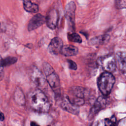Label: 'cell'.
<instances>
[{
	"label": "cell",
	"instance_id": "10",
	"mask_svg": "<svg viewBox=\"0 0 126 126\" xmlns=\"http://www.w3.org/2000/svg\"><path fill=\"white\" fill-rule=\"evenodd\" d=\"M46 22V17L40 13L34 15L30 20L28 30L29 31H33L41 26Z\"/></svg>",
	"mask_w": 126,
	"mask_h": 126
},
{
	"label": "cell",
	"instance_id": "11",
	"mask_svg": "<svg viewBox=\"0 0 126 126\" xmlns=\"http://www.w3.org/2000/svg\"><path fill=\"white\" fill-rule=\"evenodd\" d=\"M63 46V42L62 39L59 37H55L51 40L48 49L51 54L58 55L61 53Z\"/></svg>",
	"mask_w": 126,
	"mask_h": 126
},
{
	"label": "cell",
	"instance_id": "9",
	"mask_svg": "<svg viewBox=\"0 0 126 126\" xmlns=\"http://www.w3.org/2000/svg\"><path fill=\"white\" fill-rule=\"evenodd\" d=\"M107 104V99L102 96L99 97L94 102V105L90 110L89 115L90 120L92 119L101 110L104 109Z\"/></svg>",
	"mask_w": 126,
	"mask_h": 126
},
{
	"label": "cell",
	"instance_id": "12",
	"mask_svg": "<svg viewBox=\"0 0 126 126\" xmlns=\"http://www.w3.org/2000/svg\"><path fill=\"white\" fill-rule=\"evenodd\" d=\"M87 91L85 88L80 86L72 87L69 91V98H79L85 99Z\"/></svg>",
	"mask_w": 126,
	"mask_h": 126
},
{
	"label": "cell",
	"instance_id": "18",
	"mask_svg": "<svg viewBox=\"0 0 126 126\" xmlns=\"http://www.w3.org/2000/svg\"><path fill=\"white\" fill-rule=\"evenodd\" d=\"M17 61V58L15 57H7L0 60V65L2 67L12 65L16 63Z\"/></svg>",
	"mask_w": 126,
	"mask_h": 126
},
{
	"label": "cell",
	"instance_id": "16",
	"mask_svg": "<svg viewBox=\"0 0 126 126\" xmlns=\"http://www.w3.org/2000/svg\"><path fill=\"white\" fill-rule=\"evenodd\" d=\"M23 3L24 9L28 12L36 13L39 10L38 5L32 2L31 0H23Z\"/></svg>",
	"mask_w": 126,
	"mask_h": 126
},
{
	"label": "cell",
	"instance_id": "15",
	"mask_svg": "<svg viewBox=\"0 0 126 126\" xmlns=\"http://www.w3.org/2000/svg\"><path fill=\"white\" fill-rule=\"evenodd\" d=\"M116 58L118 62L120 70L125 73L126 71V53L123 51H120L116 54Z\"/></svg>",
	"mask_w": 126,
	"mask_h": 126
},
{
	"label": "cell",
	"instance_id": "17",
	"mask_svg": "<svg viewBox=\"0 0 126 126\" xmlns=\"http://www.w3.org/2000/svg\"><path fill=\"white\" fill-rule=\"evenodd\" d=\"M14 98L15 101L19 105H23L25 104V98L24 94L20 88H17L16 89L14 94Z\"/></svg>",
	"mask_w": 126,
	"mask_h": 126
},
{
	"label": "cell",
	"instance_id": "8",
	"mask_svg": "<svg viewBox=\"0 0 126 126\" xmlns=\"http://www.w3.org/2000/svg\"><path fill=\"white\" fill-rule=\"evenodd\" d=\"M59 19V12L55 8L49 10L46 17V25L49 28L54 30L57 27Z\"/></svg>",
	"mask_w": 126,
	"mask_h": 126
},
{
	"label": "cell",
	"instance_id": "20",
	"mask_svg": "<svg viewBox=\"0 0 126 126\" xmlns=\"http://www.w3.org/2000/svg\"><path fill=\"white\" fill-rule=\"evenodd\" d=\"M117 120L114 115L111 118H106L103 121V126H116Z\"/></svg>",
	"mask_w": 126,
	"mask_h": 126
},
{
	"label": "cell",
	"instance_id": "27",
	"mask_svg": "<svg viewBox=\"0 0 126 126\" xmlns=\"http://www.w3.org/2000/svg\"></svg>",
	"mask_w": 126,
	"mask_h": 126
},
{
	"label": "cell",
	"instance_id": "21",
	"mask_svg": "<svg viewBox=\"0 0 126 126\" xmlns=\"http://www.w3.org/2000/svg\"><path fill=\"white\" fill-rule=\"evenodd\" d=\"M115 4L117 9H125L126 7V0H115Z\"/></svg>",
	"mask_w": 126,
	"mask_h": 126
},
{
	"label": "cell",
	"instance_id": "22",
	"mask_svg": "<svg viewBox=\"0 0 126 126\" xmlns=\"http://www.w3.org/2000/svg\"><path fill=\"white\" fill-rule=\"evenodd\" d=\"M68 63V67L69 69H72V70H76L77 68V65L76 63L73 62V61L71 60H67Z\"/></svg>",
	"mask_w": 126,
	"mask_h": 126
},
{
	"label": "cell",
	"instance_id": "26",
	"mask_svg": "<svg viewBox=\"0 0 126 126\" xmlns=\"http://www.w3.org/2000/svg\"><path fill=\"white\" fill-rule=\"evenodd\" d=\"M31 126H40L37 123L34 122H32L31 123Z\"/></svg>",
	"mask_w": 126,
	"mask_h": 126
},
{
	"label": "cell",
	"instance_id": "7",
	"mask_svg": "<svg viewBox=\"0 0 126 126\" xmlns=\"http://www.w3.org/2000/svg\"><path fill=\"white\" fill-rule=\"evenodd\" d=\"M59 98L60 101V106L63 109L74 115H78L79 114V109L78 107L74 105L69 101L67 95H61Z\"/></svg>",
	"mask_w": 126,
	"mask_h": 126
},
{
	"label": "cell",
	"instance_id": "25",
	"mask_svg": "<svg viewBox=\"0 0 126 126\" xmlns=\"http://www.w3.org/2000/svg\"><path fill=\"white\" fill-rule=\"evenodd\" d=\"M4 120V115L3 113L0 112V121H3Z\"/></svg>",
	"mask_w": 126,
	"mask_h": 126
},
{
	"label": "cell",
	"instance_id": "23",
	"mask_svg": "<svg viewBox=\"0 0 126 126\" xmlns=\"http://www.w3.org/2000/svg\"><path fill=\"white\" fill-rule=\"evenodd\" d=\"M117 126H126V118L121 119L118 123Z\"/></svg>",
	"mask_w": 126,
	"mask_h": 126
},
{
	"label": "cell",
	"instance_id": "5",
	"mask_svg": "<svg viewBox=\"0 0 126 126\" xmlns=\"http://www.w3.org/2000/svg\"><path fill=\"white\" fill-rule=\"evenodd\" d=\"M76 4L73 1L68 2L65 8V17L70 30H75V15Z\"/></svg>",
	"mask_w": 126,
	"mask_h": 126
},
{
	"label": "cell",
	"instance_id": "6",
	"mask_svg": "<svg viewBox=\"0 0 126 126\" xmlns=\"http://www.w3.org/2000/svg\"><path fill=\"white\" fill-rule=\"evenodd\" d=\"M30 77L32 82L39 88H43L45 86L46 79L41 71L36 66L32 68Z\"/></svg>",
	"mask_w": 126,
	"mask_h": 126
},
{
	"label": "cell",
	"instance_id": "13",
	"mask_svg": "<svg viewBox=\"0 0 126 126\" xmlns=\"http://www.w3.org/2000/svg\"><path fill=\"white\" fill-rule=\"evenodd\" d=\"M110 39V35L109 34H103L94 37L91 39L89 43L91 45L99 46L105 43H106Z\"/></svg>",
	"mask_w": 126,
	"mask_h": 126
},
{
	"label": "cell",
	"instance_id": "4",
	"mask_svg": "<svg viewBox=\"0 0 126 126\" xmlns=\"http://www.w3.org/2000/svg\"><path fill=\"white\" fill-rule=\"evenodd\" d=\"M97 65L105 72H112L117 67L116 60L112 54H109L99 57L97 60Z\"/></svg>",
	"mask_w": 126,
	"mask_h": 126
},
{
	"label": "cell",
	"instance_id": "3",
	"mask_svg": "<svg viewBox=\"0 0 126 126\" xmlns=\"http://www.w3.org/2000/svg\"><path fill=\"white\" fill-rule=\"evenodd\" d=\"M115 82L113 75L108 72H104L100 74L97 80V86L99 90L105 96L109 95Z\"/></svg>",
	"mask_w": 126,
	"mask_h": 126
},
{
	"label": "cell",
	"instance_id": "14",
	"mask_svg": "<svg viewBox=\"0 0 126 126\" xmlns=\"http://www.w3.org/2000/svg\"><path fill=\"white\" fill-rule=\"evenodd\" d=\"M78 53V48L72 45H65L63 46L61 53L66 57L76 55Z\"/></svg>",
	"mask_w": 126,
	"mask_h": 126
},
{
	"label": "cell",
	"instance_id": "19",
	"mask_svg": "<svg viewBox=\"0 0 126 126\" xmlns=\"http://www.w3.org/2000/svg\"><path fill=\"white\" fill-rule=\"evenodd\" d=\"M67 38L68 40L71 42L78 43H81L82 42V40L81 36L78 33L74 32L68 33Z\"/></svg>",
	"mask_w": 126,
	"mask_h": 126
},
{
	"label": "cell",
	"instance_id": "2",
	"mask_svg": "<svg viewBox=\"0 0 126 126\" xmlns=\"http://www.w3.org/2000/svg\"><path fill=\"white\" fill-rule=\"evenodd\" d=\"M43 68L48 83L55 92L56 97L59 98L61 97V94L60 79L58 74L51 65L47 62L43 63Z\"/></svg>",
	"mask_w": 126,
	"mask_h": 126
},
{
	"label": "cell",
	"instance_id": "1",
	"mask_svg": "<svg viewBox=\"0 0 126 126\" xmlns=\"http://www.w3.org/2000/svg\"><path fill=\"white\" fill-rule=\"evenodd\" d=\"M28 101L31 108L39 113L48 112L50 104L46 95L38 88L32 89L28 94Z\"/></svg>",
	"mask_w": 126,
	"mask_h": 126
},
{
	"label": "cell",
	"instance_id": "24",
	"mask_svg": "<svg viewBox=\"0 0 126 126\" xmlns=\"http://www.w3.org/2000/svg\"><path fill=\"white\" fill-rule=\"evenodd\" d=\"M1 59L0 56V60ZM4 76V71H3V67L1 66L0 65V81H1Z\"/></svg>",
	"mask_w": 126,
	"mask_h": 126
}]
</instances>
